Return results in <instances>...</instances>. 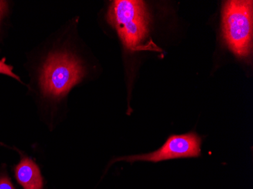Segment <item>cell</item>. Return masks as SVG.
<instances>
[{"instance_id":"cell-1","label":"cell","mask_w":253,"mask_h":189,"mask_svg":"<svg viewBox=\"0 0 253 189\" xmlns=\"http://www.w3.org/2000/svg\"><path fill=\"white\" fill-rule=\"evenodd\" d=\"M107 20L116 28L124 45L130 50L138 48L147 36L149 13L143 1H114L108 11Z\"/></svg>"},{"instance_id":"cell-2","label":"cell","mask_w":253,"mask_h":189,"mask_svg":"<svg viewBox=\"0 0 253 189\" xmlns=\"http://www.w3.org/2000/svg\"><path fill=\"white\" fill-rule=\"evenodd\" d=\"M84 76L82 62L68 52L51 54L44 63L40 83L44 95L59 99L66 95Z\"/></svg>"},{"instance_id":"cell-3","label":"cell","mask_w":253,"mask_h":189,"mask_svg":"<svg viewBox=\"0 0 253 189\" xmlns=\"http://www.w3.org/2000/svg\"><path fill=\"white\" fill-rule=\"evenodd\" d=\"M222 30L229 49L245 58L251 52L253 1H227L222 9Z\"/></svg>"},{"instance_id":"cell-4","label":"cell","mask_w":253,"mask_h":189,"mask_svg":"<svg viewBox=\"0 0 253 189\" xmlns=\"http://www.w3.org/2000/svg\"><path fill=\"white\" fill-rule=\"evenodd\" d=\"M201 138L195 133L170 136L164 146L159 150L147 154L122 157L120 160L126 161L159 162L180 157H196L201 152Z\"/></svg>"},{"instance_id":"cell-5","label":"cell","mask_w":253,"mask_h":189,"mask_svg":"<svg viewBox=\"0 0 253 189\" xmlns=\"http://www.w3.org/2000/svg\"><path fill=\"white\" fill-rule=\"evenodd\" d=\"M17 180L25 189H42V178L38 165L28 157H23L15 168Z\"/></svg>"},{"instance_id":"cell-6","label":"cell","mask_w":253,"mask_h":189,"mask_svg":"<svg viewBox=\"0 0 253 189\" xmlns=\"http://www.w3.org/2000/svg\"><path fill=\"white\" fill-rule=\"evenodd\" d=\"M12 70H13V68H12V67L7 65L6 63L2 62V61H0V74L7 75V76H11V77L16 79L17 80L21 81L19 76L15 75V74L13 73V72H12Z\"/></svg>"},{"instance_id":"cell-7","label":"cell","mask_w":253,"mask_h":189,"mask_svg":"<svg viewBox=\"0 0 253 189\" xmlns=\"http://www.w3.org/2000/svg\"><path fill=\"white\" fill-rule=\"evenodd\" d=\"M0 189H15L8 176H0Z\"/></svg>"},{"instance_id":"cell-8","label":"cell","mask_w":253,"mask_h":189,"mask_svg":"<svg viewBox=\"0 0 253 189\" xmlns=\"http://www.w3.org/2000/svg\"><path fill=\"white\" fill-rule=\"evenodd\" d=\"M8 10V3L5 1H0V23Z\"/></svg>"}]
</instances>
